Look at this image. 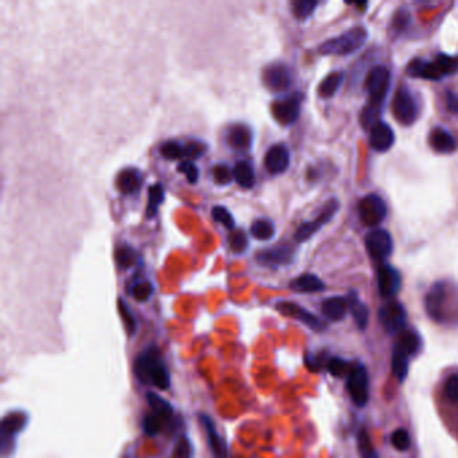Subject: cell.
<instances>
[{
	"mask_svg": "<svg viewBox=\"0 0 458 458\" xmlns=\"http://www.w3.org/2000/svg\"><path fill=\"white\" fill-rule=\"evenodd\" d=\"M428 315L437 323L458 320V287L448 281L435 283L425 297Z\"/></svg>",
	"mask_w": 458,
	"mask_h": 458,
	"instance_id": "1",
	"label": "cell"
},
{
	"mask_svg": "<svg viewBox=\"0 0 458 458\" xmlns=\"http://www.w3.org/2000/svg\"><path fill=\"white\" fill-rule=\"evenodd\" d=\"M135 375L144 384H152L159 390H168L171 376L156 345L148 347L135 362Z\"/></svg>",
	"mask_w": 458,
	"mask_h": 458,
	"instance_id": "2",
	"label": "cell"
},
{
	"mask_svg": "<svg viewBox=\"0 0 458 458\" xmlns=\"http://www.w3.org/2000/svg\"><path fill=\"white\" fill-rule=\"evenodd\" d=\"M369 38L367 30L362 26H356L347 30L342 35L325 41L318 52L323 56H348L363 47Z\"/></svg>",
	"mask_w": 458,
	"mask_h": 458,
	"instance_id": "3",
	"label": "cell"
},
{
	"mask_svg": "<svg viewBox=\"0 0 458 458\" xmlns=\"http://www.w3.org/2000/svg\"><path fill=\"white\" fill-rule=\"evenodd\" d=\"M390 81H391L390 70L384 66H375L369 72L366 77V90L370 97L367 108L380 111V105L383 104L390 87Z\"/></svg>",
	"mask_w": 458,
	"mask_h": 458,
	"instance_id": "4",
	"label": "cell"
},
{
	"mask_svg": "<svg viewBox=\"0 0 458 458\" xmlns=\"http://www.w3.org/2000/svg\"><path fill=\"white\" fill-rule=\"evenodd\" d=\"M347 391L358 407H364L370 400L369 371L363 363L352 366L347 378Z\"/></svg>",
	"mask_w": 458,
	"mask_h": 458,
	"instance_id": "5",
	"label": "cell"
},
{
	"mask_svg": "<svg viewBox=\"0 0 458 458\" xmlns=\"http://www.w3.org/2000/svg\"><path fill=\"white\" fill-rule=\"evenodd\" d=\"M393 113L395 116L397 121L402 125H411L415 122L419 108L417 100L411 90L406 85H402L394 96L393 100Z\"/></svg>",
	"mask_w": 458,
	"mask_h": 458,
	"instance_id": "6",
	"label": "cell"
},
{
	"mask_svg": "<svg viewBox=\"0 0 458 458\" xmlns=\"http://www.w3.org/2000/svg\"><path fill=\"white\" fill-rule=\"evenodd\" d=\"M339 207H340L339 201L336 199L327 201L315 219L304 222L303 225L298 226V229L296 230V232H294V239L300 243L309 241L318 230L334 218V215L338 212Z\"/></svg>",
	"mask_w": 458,
	"mask_h": 458,
	"instance_id": "7",
	"label": "cell"
},
{
	"mask_svg": "<svg viewBox=\"0 0 458 458\" xmlns=\"http://www.w3.org/2000/svg\"><path fill=\"white\" fill-rule=\"evenodd\" d=\"M364 243L367 253L376 262H383L386 258L390 257V254L394 250L393 237L387 230H371L366 235Z\"/></svg>",
	"mask_w": 458,
	"mask_h": 458,
	"instance_id": "8",
	"label": "cell"
},
{
	"mask_svg": "<svg viewBox=\"0 0 458 458\" xmlns=\"http://www.w3.org/2000/svg\"><path fill=\"white\" fill-rule=\"evenodd\" d=\"M274 120L281 125H292L297 121L301 113L300 94H290L272 102L270 107Z\"/></svg>",
	"mask_w": 458,
	"mask_h": 458,
	"instance_id": "9",
	"label": "cell"
},
{
	"mask_svg": "<svg viewBox=\"0 0 458 458\" xmlns=\"http://www.w3.org/2000/svg\"><path fill=\"white\" fill-rule=\"evenodd\" d=\"M359 215L364 225L378 226L386 219L387 206L379 195L369 194L359 201Z\"/></svg>",
	"mask_w": 458,
	"mask_h": 458,
	"instance_id": "10",
	"label": "cell"
},
{
	"mask_svg": "<svg viewBox=\"0 0 458 458\" xmlns=\"http://www.w3.org/2000/svg\"><path fill=\"white\" fill-rule=\"evenodd\" d=\"M406 309L398 301H389L378 311V318L389 334L401 332L406 325Z\"/></svg>",
	"mask_w": 458,
	"mask_h": 458,
	"instance_id": "11",
	"label": "cell"
},
{
	"mask_svg": "<svg viewBox=\"0 0 458 458\" xmlns=\"http://www.w3.org/2000/svg\"><path fill=\"white\" fill-rule=\"evenodd\" d=\"M276 309L281 314V315L296 318L298 321H301L303 324H305L307 327H309L311 329H314L316 332H321L327 328V324L318 318L317 316L311 314L309 311H307L305 308H303L301 305L292 303V301H280L276 304Z\"/></svg>",
	"mask_w": 458,
	"mask_h": 458,
	"instance_id": "12",
	"label": "cell"
},
{
	"mask_svg": "<svg viewBox=\"0 0 458 458\" xmlns=\"http://www.w3.org/2000/svg\"><path fill=\"white\" fill-rule=\"evenodd\" d=\"M262 80L269 90L274 93H281L292 85V73L285 65L273 63L263 70Z\"/></svg>",
	"mask_w": 458,
	"mask_h": 458,
	"instance_id": "13",
	"label": "cell"
},
{
	"mask_svg": "<svg viewBox=\"0 0 458 458\" xmlns=\"http://www.w3.org/2000/svg\"><path fill=\"white\" fill-rule=\"evenodd\" d=\"M402 285V277L400 272L389 265V263H380L378 269V290L382 297H393L395 296Z\"/></svg>",
	"mask_w": 458,
	"mask_h": 458,
	"instance_id": "14",
	"label": "cell"
},
{
	"mask_svg": "<svg viewBox=\"0 0 458 458\" xmlns=\"http://www.w3.org/2000/svg\"><path fill=\"white\" fill-rule=\"evenodd\" d=\"M294 259V250L292 246H274L268 250H262L257 254V262L268 268H281L292 263Z\"/></svg>",
	"mask_w": 458,
	"mask_h": 458,
	"instance_id": "15",
	"label": "cell"
},
{
	"mask_svg": "<svg viewBox=\"0 0 458 458\" xmlns=\"http://www.w3.org/2000/svg\"><path fill=\"white\" fill-rule=\"evenodd\" d=\"M265 167L272 175H280L287 171L290 164V153L287 145L276 144L270 146L265 155Z\"/></svg>",
	"mask_w": 458,
	"mask_h": 458,
	"instance_id": "16",
	"label": "cell"
},
{
	"mask_svg": "<svg viewBox=\"0 0 458 458\" xmlns=\"http://www.w3.org/2000/svg\"><path fill=\"white\" fill-rule=\"evenodd\" d=\"M407 74L413 78H422V80H431L437 81L444 78L445 76L442 74L438 63L434 61H425L422 58H415L410 61L406 69Z\"/></svg>",
	"mask_w": 458,
	"mask_h": 458,
	"instance_id": "17",
	"label": "cell"
},
{
	"mask_svg": "<svg viewBox=\"0 0 458 458\" xmlns=\"http://www.w3.org/2000/svg\"><path fill=\"white\" fill-rule=\"evenodd\" d=\"M395 143V135L391 127L379 121L370 129V145L378 152L389 151Z\"/></svg>",
	"mask_w": 458,
	"mask_h": 458,
	"instance_id": "18",
	"label": "cell"
},
{
	"mask_svg": "<svg viewBox=\"0 0 458 458\" xmlns=\"http://www.w3.org/2000/svg\"><path fill=\"white\" fill-rule=\"evenodd\" d=\"M201 422L203 428L206 430L207 441H208V445H210V449H211V453H212L214 458H228L226 442L219 435L214 421L208 415L201 414Z\"/></svg>",
	"mask_w": 458,
	"mask_h": 458,
	"instance_id": "19",
	"label": "cell"
},
{
	"mask_svg": "<svg viewBox=\"0 0 458 458\" xmlns=\"http://www.w3.org/2000/svg\"><path fill=\"white\" fill-rule=\"evenodd\" d=\"M429 144L438 153H452L457 148V142L453 135L441 127L431 129L429 133Z\"/></svg>",
	"mask_w": 458,
	"mask_h": 458,
	"instance_id": "20",
	"label": "cell"
},
{
	"mask_svg": "<svg viewBox=\"0 0 458 458\" xmlns=\"http://www.w3.org/2000/svg\"><path fill=\"white\" fill-rule=\"evenodd\" d=\"M226 142L232 149L246 151L253 143V133L249 127L243 124H235L230 127L226 135Z\"/></svg>",
	"mask_w": 458,
	"mask_h": 458,
	"instance_id": "21",
	"label": "cell"
},
{
	"mask_svg": "<svg viewBox=\"0 0 458 458\" xmlns=\"http://www.w3.org/2000/svg\"><path fill=\"white\" fill-rule=\"evenodd\" d=\"M142 172L136 168H125L117 176V188L125 195L136 194L142 188Z\"/></svg>",
	"mask_w": 458,
	"mask_h": 458,
	"instance_id": "22",
	"label": "cell"
},
{
	"mask_svg": "<svg viewBox=\"0 0 458 458\" xmlns=\"http://www.w3.org/2000/svg\"><path fill=\"white\" fill-rule=\"evenodd\" d=\"M348 309V303L347 298L335 296L329 297L323 301L321 304V312L328 320L331 321H342Z\"/></svg>",
	"mask_w": 458,
	"mask_h": 458,
	"instance_id": "23",
	"label": "cell"
},
{
	"mask_svg": "<svg viewBox=\"0 0 458 458\" xmlns=\"http://www.w3.org/2000/svg\"><path fill=\"white\" fill-rule=\"evenodd\" d=\"M347 303H348V308L351 311V315L353 317L356 325L359 329H366L367 324H369V309L367 307L359 300L356 292L351 290L348 293L347 297Z\"/></svg>",
	"mask_w": 458,
	"mask_h": 458,
	"instance_id": "24",
	"label": "cell"
},
{
	"mask_svg": "<svg viewBox=\"0 0 458 458\" xmlns=\"http://www.w3.org/2000/svg\"><path fill=\"white\" fill-rule=\"evenodd\" d=\"M290 289L297 293H316L323 292L325 289V284L315 274L305 273L290 283Z\"/></svg>",
	"mask_w": 458,
	"mask_h": 458,
	"instance_id": "25",
	"label": "cell"
},
{
	"mask_svg": "<svg viewBox=\"0 0 458 458\" xmlns=\"http://www.w3.org/2000/svg\"><path fill=\"white\" fill-rule=\"evenodd\" d=\"M419 348H421V338L415 331H402L394 347V351L402 352L403 355L410 358L415 355Z\"/></svg>",
	"mask_w": 458,
	"mask_h": 458,
	"instance_id": "26",
	"label": "cell"
},
{
	"mask_svg": "<svg viewBox=\"0 0 458 458\" xmlns=\"http://www.w3.org/2000/svg\"><path fill=\"white\" fill-rule=\"evenodd\" d=\"M232 175L242 188H253L256 184V173L249 162H238L232 168Z\"/></svg>",
	"mask_w": 458,
	"mask_h": 458,
	"instance_id": "27",
	"label": "cell"
},
{
	"mask_svg": "<svg viewBox=\"0 0 458 458\" xmlns=\"http://www.w3.org/2000/svg\"><path fill=\"white\" fill-rule=\"evenodd\" d=\"M344 73L343 72H334L329 73L318 85V96L321 98H331L332 96L336 94V91L340 89L343 84Z\"/></svg>",
	"mask_w": 458,
	"mask_h": 458,
	"instance_id": "28",
	"label": "cell"
},
{
	"mask_svg": "<svg viewBox=\"0 0 458 458\" xmlns=\"http://www.w3.org/2000/svg\"><path fill=\"white\" fill-rule=\"evenodd\" d=\"M28 422V418L25 417V414H10L3 419L1 424V441H6L7 438L14 437L15 434H18L21 430L25 428Z\"/></svg>",
	"mask_w": 458,
	"mask_h": 458,
	"instance_id": "29",
	"label": "cell"
},
{
	"mask_svg": "<svg viewBox=\"0 0 458 458\" xmlns=\"http://www.w3.org/2000/svg\"><path fill=\"white\" fill-rule=\"evenodd\" d=\"M146 402L151 406V408L153 410V413L157 417H160L164 422L171 419L172 415H173V407L163 397H160L156 393H148L146 394Z\"/></svg>",
	"mask_w": 458,
	"mask_h": 458,
	"instance_id": "30",
	"label": "cell"
},
{
	"mask_svg": "<svg viewBox=\"0 0 458 458\" xmlns=\"http://www.w3.org/2000/svg\"><path fill=\"white\" fill-rule=\"evenodd\" d=\"M164 201V187L160 183H156L148 190V206H146V217L153 218L157 214L160 204Z\"/></svg>",
	"mask_w": 458,
	"mask_h": 458,
	"instance_id": "31",
	"label": "cell"
},
{
	"mask_svg": "<svg viewBox=\"0 0 458 458\" xmlns=\"http://www.w3.org/2000/svg\"><path fill=\"white\" fill-rule=\"evenodd\" d=\"M250 234H252L253 238H256L258 241H269L274 237L276 228H274L272 221L261 218V219H257L252 223Z\"/></svg>",
	"mask_w": 458,
	"mask_h": 458,
	"instance_id": "32",
	"label": "cell"
},
{
	"mask_svg": "<svg viewBox=\"0 0 458 458\" xmlns=\"http://www.w3.org/2000/svg\"><path fill=\"white\" fill-rule=\"evenodd\" d=\"M358 450L360 458H380L373 446L371 437L366 429L360 430L358 434Z\"/></svg>",
	"mask_w": 458,
	"mask_h": 458,
	"instance_id": "33",
	"label": "cell"
},
{
	"mask_svg": "<svg viewBox=\"0 0 458 458\" xmlns=\"http://www.w3.org/2000/svg\"><path fill=\"white\" fill-rule=\"evenodd\" d=\"M230 249L235 254H243L248 250L249 246V239L248 235L243 230H234L231 231L229 235Z\"/></svg>",
	"mask_w": 458,
	"mask_h": 458,
	"instance_id": "34",
	"label": "cell"
},
{
	"mask_svg": "<svg viewBox=\"0 0 458 458\" xmlns=\"http://www.w3.org/2000/svg\"><path fill=\"white\" fill-rule=\"evenodd\" d=\"M391 369L395 378L403 382L408 373V356L403 355L402 352L394 351L393 358H391Z\"/></svg>",
	"mask_w": 458,
	"mask_h": 458,
	"instance_id": "35",
	"label": "cell"
},
{
	"mask_svg": "<svg viewBox=\"0 0 458 458\" xmlns=\"http://www.w3.org/2000/svg\"><path fill=\"white\" fill-rule=\"evenodd\" d=\"M317 1L315 0H297V1H293L292 3V11H293V15L300 19V21H304L307 18H309L314 11H315L316 7H317Z\"/></svg>",
	"mask_w": 458,
	"mask_h": 458,
	"instance_id": "36",
	"label": "cell"
},
{
	"mask_svg": "<svg viewBox=\"0 0 458 458\" xmlns=\"http://www.w3.org/2000/svg\"><path fill=\"white\" fill-rule=\"evenodd\" d=\"M118 312H120V315L122 317V321H124V325L127 328V332L129 335H135V332L138 329L136 318H135V315L132 314V311L129 309V307L127 305V303L122 298L118 300Z\"/></svg>",
	"mask_w": 458,
	"mask_h": 458,
	"instance_id": "37",
	"label": "cell"
},
{
	"mask_svg": "<svg viewBox=\"0 0 458 458\" xmlns=\"http://www.w3.org/2000/svg\"><path fill=\"white\" fill-rule=\"evenodd\" d=\"M138 259L136 252L131 246H120L116 252V261L121 269L131 268Z\"/></svg>",
	"mask_w": 458,
	"mask_h": 458,
	"instance_id": "38",
	"label": "cell"
},
{
	"mask_svg": "<svg viewBox=\"0 0 458 458\" xmlns=\"http://www.w3.org/2000/svg\"><path fill=\"white\" fill-rule=\"evenodd\" d=\"M160 153L164 159L179 160L184 159V145L179 142H166L160 146Z\"/></svg>",
	"mask_w": 458,
	"mask_h": 458,
	"instance_id": "39",
	"label": "cell"
},
{
	"mask_svg": "<svg viewBox=\"0 0 458 458\" xmlns=\"http://www.w3.org/2000/svg\"><path fill=\"white\" fill-rule=\"evenodd\" d=\"M131 296L140 303H145L151 298L152 293H153V287L149 281L143 280V281H138L131 287Z\"/></svg>",
	"mask_w": 458,
	"mask_h": 458,
	"instance_id": "40",
	"label": "cell"
},
{
	"mask_svg": "<svg viewBox=\"0 0 458 458\" xmlns=\"http://www.w3.org/2000/svg\"><path fill=\"white\" fill-rule=\"evenodd\" d=\"M435 62L438 63L442 74L450 76L455 74L458 72V57H452V56H446V54H438L435 58Z\"/></svg>",
	"mask_w": 458,
	"mask_h": 458,
	"instance_id": "41",
	"label": "cell"
},
{
	"mask_svg": "<svg viewBox=\"0 0 458 458\" xmlns=\"http://www.w3.org/2000/svg\"><path fill=\"white\" fill-rule=\"evenodd\" d=\"M211 215H212V219L215 222L222 223L228 229H232L235 226V221H234L231 212H230L226 207H223V206H215V207H212Z\"/></svg>",
	"mask_w": 458,
	"mask_h": 458,
	"instance_id": "42",
	"label": "cell"
},
{
	"mask_svg": "<svg viewBox=\"0 0 458 458\" xmlns=\"http://www.w3.org/2000/svg\"><path fill=\"white\" fill-rule=\"evenodd\" d=\"M172 458H193V445L186 435H182L175 442Z\"/></svg>",
	"mask_w": 458,
	"mask_h": 458,
	"instance_id": "43",
	"label": "cell"
},
{
	"mask_svg": "<svg viewBox=\"0 0 458 458\" xmlns=\"http://www.w3.org/2000/svg\"><path fill=\"white\" fill-rule=\"evenodd\" d=\"M327 369L331 375L334 376H343V375H348L351 371V366L347 360H344L342 358H331L327 362Z\"/></svg>",
	"mask_w": 458,
	"mask_h": 458,
	"instance_id": "44",
	"label": "cell"
},
{
	"mask_svg": "<svg viewBox=\"0 0 458 458\" xmlns=\"http://www.w3.org/2000/svg\"><path fill=\"white\" fill-rule=\"evenodd\" d=\"M163 424H164V421L153 413V414H149L144 418L143 429L146 435L153 437V435L160 433V430L163 428Z\"/></svg>",
	"mask_w": 458,
	"mask_h": 458,
	"instance_id": "45",
	"label": "cell"
},
{
	"mask_svg": "<svg viewBox=\"0 0 458 458\" xmlns=\"http://www.w3.org/2000/svg\"><path fill=\"white\" fill-rule=\"evenodd\" d=\"M391 442L394 445V448L397 450H401V452H404L410 448L411 445V439H410V435L407 433L406 429H397L393 435H391Z\"/></svg>",
	"mask_w": 458,
	"mask_h": 458,
	"instance_id": "46",
	"label": "cell"
},
{
	"mask_svg": "<svg viewBox=\"0 0 458 458\" xmlns=\"http://www.w3.org/2000/svg\"><path fill=\"white\" fill-rule=\"evenodd\" d=\"M212 176H214V180L217 184L219 186H226V184H230V182L234 179V175H232V171L230 170L228 166L225 164H218L212 168Z\"/></svg>",
	"mask_w": 458,
	"mask_h": 458,
	"instance_id": "47",
	"label": "cell"
},
{
	"mask_svg": "<svg viewBox=\"0 0 458 458\" xmlns=\"http://www.w3.org/2000/svg\"><path fill=\"white\" fill-rule=\"evenodd\" d=\"M445 397L448 401L457 403L458 402V373L450 375L446 382H445V389H444Z\"/></svg>",
	"mask_w": 458,
	"mask_h": 458,
	"instance_id": "48",
	"label": "cell"
},
{
	"mask_svg": "<svg viewBox=\"0 0 458 458\" xmlns=\"http://www.w3.org/2000/svg\"><path fill=\"white\" fill-rule=\"evenodd\" d=\"M177 171L182 172L186 175L187 180L191 183V184H195L199 179V170L197 167L195 163L193 162H182L179 166H177Z\"/></svg>",
	"mask_w": 458,
	"mask_h": 458,
	"instance_id": "49",
	"label": "cell"
},
{
	"mask_svg": "<svg viewBox=\"0 0 458 458\" xmlns=\"http://www.w3.org/2000/svg\"><path fill=\"white\" fill-rule=\"evenodd\" d=\"M204 152H206V145L199 142H191L184 145V159H187L188 162L199 159Z\"/></svg>",
	"mask_w": 458,
	"mask_h": 458,
	"instance_id": "50",
	"label": "cell"
},
{
	"mask_svg": "<svg viewBox=\"0 0 458 458\" xmlns=\"http://www.w3.org/2000/svg\"><path fill=\"white\" fill-rule=\"evenodd\" d=\"M410 15L408 12H406V10H400V12L394 17V21H393V25H394V29L395 31H404L407 29V26L410 25Z\"/></svg>",
	"mask_w": 458,
	"mask_h": 458,
	"instance_id": "51",
	"label": "cell"
},
{
	"mask_svg": "<svg viewBox=\"0 0 458 458\" xmlns=\"http://www.w3.org/2000/svg\"><path fill=\"white\" fill-rule=\"evenodd\" d=\"M445 102L448 107V111L452 113H458V96L456 93H453L452 90L446 91V97H445Z\"/></svg>",
	"mask_w": 458,
	"mask_h": 458,
	"instance_id": "52",
	"label": "cell"
},
{
	"mask_svg": "<svg viewBox=\"0 0 458 458\" xmlns=\"http://www.w3.org/2000/svg\"><path fill=\"white\" fill-rule=\"evenodd\" d=\"M355 6H356V7H359V8H360V4H359V3H356V4H355ZM362 7H363V8H366V7H367V3H363V4H362Z\"/></svg>",
	"mask_w": 458,
	"mask_h": 458,
	"instance_id": "53",
	"label": "cell"
}]
</instances>
